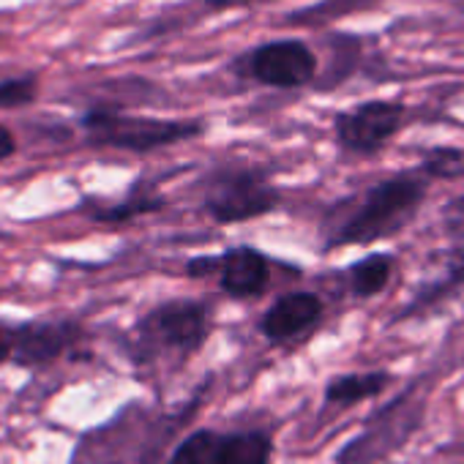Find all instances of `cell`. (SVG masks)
<instances>
[{
  "label": "cell",
  "mask_w": 464,
  "mask_h": 464,
  "mask_svg": "<svg viewBox=\"0 0 464 464\" xmlns=\"http://www.w3.org/2000/svg\"><path fill=\"white\" fill-rule=\"evenodd\" d=\"M426 180L429 178L418 169L374 183L361 197V202L350 205V210H344V216H339V221L331 224L325 246H361L393 236V232L407 227V221L420 208L426 197Z\"/></svg>",
  "instance_id": "6da1fadb"
},
{
  "label": "cell",
  "mask_w": 464,
  "mask_h": 464,
  "mask_svg": "<svg viewBox=\"0 0 464 464\" xmlns=\"http://www.w3.org/2000/svg\"><path fill=\"white\" fill-rule=\"evenodd\" d=\"M80 126L85 131L88 145L93 148H115L129 153H150L186 140H194L205 131L199 121H169V118H148L129 115L115 104H96L82 118Z\"/></svg>",
  "instance_id": "7a4b0ae2"
},
{
  "label": "cell",
  "mask_w": 464,
  "mask_h": 464,
  "mask_svg": "<svg viewBox=\"0 0 464 464\" xmlns=\"http://www.w3.org/2000/svg\"><path fill=\"white\" fill-rule=\"evenodd\" d=\"M423 412H426V396L418 391V385H410L404 393H399L393 401H388L369 418L366 429L336 453V464L385 461L420 429Z\"/></svg>",
  "instance_id": "3957f363"
},
{
  "label": "cell",
  "mask_w": 464,
  "mask_h": 464,
  "mask_svg": "<svg viewBox=\"0 0 464 464\" xmlns=\"http://www.w3.org/2000/svg\"><path fill=\"white\" fill-rule=\"evenodd\" d=\"M210 334V309L199 301H169L150 309L134 325L137 361H150L161 353H197Z\"/></svg>",
  "instance_id": "277c9868"
},
{
  "label": "cell",
  "mask_w": 464,
  "mask_h": 464,
  "mask_svg": "<svg viewBox=\"0 0 464 464\" xmlns=\"http://www.w3.org/2000/svg\"><path fill=\"white\" fill-rule=\"evenodd\" d=\"M279 205V191L255 169H221L205 186V210L218 224L260 218Z\"/></svg>",
  "instance_id": "5b68a950"
},
{
  "label": "cell",
  "mask_w": 464,
  "mask_h": 464,
  "mask_svg": "<svg viewBox=\"0 0 464 464\" xmlns=\"http://www.w3.org/2000/svg\"><path fill=\"white\" fill-rule=\"evenodd\" d=\"M244 72L257 80L260 85L279 88V91H295L317 82L320 77V61L301 39H276L255 47L252 53L241 55Z\"/></svg>",
  "instance_id": "8992f818"
},
{
  "label": "cell",
  "mask_w": 464,
  "mask_h": 464,
  "mask_svg": "<svg viewBox=\"0 0 464 464\" xmlns=\"http://www.w3.org/2000/svg\"><path fill=\"white\" fill-rule=\"evenodd\" d=\"M404 115H407V107L401 102L372 99L353 110L339 112L334 118V134H336V142L347 153L372 156L396 137V131L404 123Z\"/></svg>",
  "instance_id": "52a82bcc"
},
{
  "label": "cell",
  "mask_w": 464,
  "mask_h": 464,
  "mask_svg": "<svg viewBox=\"0 0 464 464\" xmlns=\"http://www.w3.org/2000/svg\"><path fill=\"white\" fill-rule=\"evenodd\" d=\"M82 339L80 323L44 320L12 328V361L20 366H44L58 361Z\"/></svg>",
  "instance_id": "ba28073f"
},
{
  "label": "cell",
  "mask_w": 464,
  "mask_h": 464,
  "mask_svg": "<svg viewBox=\"0 0 464 464\" xmlns=\"http://www.w3.org/2000/svg\"><path fill=\"white\" fill-rule=\"evenodd\" d=\"M218 285L232 298H257L268 287L271 266L263 252L252 246H236L227 249L221 257H216Z\"/></svg>",
  "instance_id": "9c48e42d"
},
{
  "label": "cell",
  "mask_w": 464,
  "mask_h": 464,
  "mask_svg": "<svg viewBox=\"0 0 464 464\" xmlns=\"http://www.w3.org/2000/svg\"><path fill=\"white\" fill-rule=\"evenodd\" d=\"M323 301L314 293H290L282 295L260 320V331L268 342L282 344L306 331H312L323 320Z\"/></svg>",
  "instance_id": "30bf717a"
},
{
  "label": "cell",
  "mask_w": 464,
  "mask_h": 464,
  "mask_svg": "<svg viewBox=\"0 0 464 464\" xmlns=\"http://www.w3.org/2000/svg\"><path fill=\"white\" fill-rule=\"evenodd\" d=\"M459 290H464V249H453L445 260V274L437 276L434 282L423 285L420 293L404 306V312L396 320H410L418 317L423 312H431L437 306H442L445 301H450Z\"/></svg>",
  "instance_id": "8fae6325"
},
{
  "label": "cell",
  "mask_w": 464,
  "mask_h": 464,
  "mask_svg": "<svg viewBox=\"0 0 464 464\" xmlns=\"http://www.w3.org/2000/svg\"><path fill=\"white\" fill-rule=\"evenodd\" d=\"M323 44L328 50V69L317 77V88L320 91H334L342 82L350 80V74L361 66L363 58V39L358 34H342V31H331L328 36H323Z\"/></svg>",
  "instance_id": "7c38bea8"
},
{
  "label": "cell",
  "mask_w": 464,
  "mask_h": 464,
  "mask_svg": "<svg viewBox=\"0 0 464 464\" xmlns=\"http://www.w3.org/2000/svg\"><path fill=\"white\" fill-rule=\"evenodd\" d=\"M391 385L388 372H363V374H339L325 385V401L350 407L358 401H366L372 396H380Z\"/></svg>",
  "instance_id": "4fadbf2b"
},
{
  "label": "cell",
  "mask_w": 464,
  "mask_h": 464,
  "mask_svg": "<svg viewBox=\"0 0 464 464\" xmlns=\"http://www.w3.org/2000/svg\"><path fill=\"white\" fill-rule=\"evenodd\" d=\"M377 4H382V0H317V4H312V6H304V9L285 14L282 23L290 28H320V25L336 23L342 17L369 12Z\"/></svg>",
  "instance_id": "5bb4252c"
},
{
  "label": "cell",
  "mask_w": 464,
  "mask_h": 464,
  "mask_svg": "<svg viewBox=\"0 0 464 464\" xmlns=\"http://www.w3.org/2000/svg\"><path fill=\"white\" fill-rule=\"evenodd\" d=\"M274 442L266 431H241L224 437L221 464H271Z\"/></svg>",
  "instance_id": "9a60e30c"
},
{
  "label": "cell",
  "mask_w": 464,
  "mask_h": 464,
  "mask_svg": "<svg viewBox=\"0 0 464 464\" xmlns=\"http://www.w3.org/2000/svg\"><path fill=\"white\" fill-rule=\"evenodd\" d=\"M393 274V257L391 255H369L358 260L350 268V290L358 298H372L385 290Z\"/></svg>",
  "instance_id": "2e32d148"
},
{
  "label": "cell",
  "mask_w": 464,
  "mask_h": 464,
  "mask_svg": "<svg viewBox=\"0 0 464 464\" xmlns=\"http://www.w3.org/2000/svg\"><path fill=\"white\" fill-rule=\"evenodd\" d=\"M221 448H224L221 434L210 429H199L191 431L186 440H180V445L172 450L167 464H221Z\"/></svg>",
  "instance_id": "e0dca14e"
},
{
  "label": "cell",
  "mask_w": 464,
  "mask_h": 464,
  "mask_svg": "<svg viewBox=\"0 0 464 464\" xmlns=\"http://www.w3.org/2000/svg\"><path fill=\"white\" fill-rule=\"evenodd\" d=\"M164 205V199L159 194H148V191H134L131 197H126L121 205H112V208H99V210H91V216L96 221H129L134 216H142V213H153Z\"/></svg>",
  "instance_id": "ac0fdd59"
},
{
  "label": "cell",
  "mask_w": 464,
  "mask_h": 464,
  "mask_svg": "<svg viewBox=\"0 0 464 464\" xmlns=\"http://www.w3.org/2000/svg\"><path fill=\"white\" fill-rule=\"evenodd\" d=\"M426 178H442V180H453L464 172V150L459 148H431L423 153L420 167H418Z\"/></svg>",
  "instance_id": "d6986e66"
},
{
  "label": "cell",
  "mask_w": 464,
  "mask_h": 464,
  "mask_svg": "<svg viewBox=\"0 0 464 464\" xmlns=\"http://www.w3.org/2000/svg\"><path fill=\"white\" fill-rule=\"evenodd\" d=\"M39 96V77L34 72L0 80V110H17L34 104Z\"/></svg>",
  "instance_id": "ffe728a7"
},
{
  "label": "cell",
  "mask_w": 464,
  "mask_h": 464,
  "mask_svg": "<svg viewBox=\"0 0 464 464\" xmlns=\"http://www.w3.org/2000/svg\"><path fill=\"white\" fill-rule=\"evenodd\" d=\"M202 12H229V9H246L257 4H271V0H197Z\"/></svg>",
  "instance_id": "44dd1931"
},
{
  "label": "cell",
  "mask_w": 464,
  "mask_h": 464,
  "mask_svg": "<svg viewBox=\"0 0 464 464\" xmlns=\"http://www.w3.org/2000/svg\"><path fill=\"white\" fill-rule=\"evenodd\" d=\"M14 153H17V140H14V134H12L9 126L0 123V161L12 159Z\"/></svg>",
  "instance_id": "7402d4cb"
},
{
  "label": "cell",
  "mask_w": 464,
  "mask_h": 464,
  "mask_svg": "<svg viewBox=\"0 0 464 464\" xmlns=\"http://www.w3.org/2000/svg\"><path fill=\"white\" fill-rule=\"evenodd\" d=\"M445 221H448V227H464V197H456L448 202Z\"/></svg>",
  "instance_id": "603a6c76"
},
{
  "label": "cell",
  "mask_w": 464,
  "mask_h": 464,
  "mask_svg": "<svg viewBox=\"0 0 464 464\" xmlns=\"http://www.w3.org/2000/svg\"><path fill=\"white\" fill-rule=\"evenodd\" d=\"M12 361V328L0 323V363Z\"/></svg>",
  "instance_id": "cb8c5ba5"
},
{
  "label": "cell",
  "mask_w": 464,
  "mask_h": 464,
  "mask_svg": "<svg viewBox=\"0 0 464 464\" xmlns=\"http://www.w3.org/2000/svg\"><path fill=\"white\" fill-rule=\"evenodd\" d=\"M461 9H464V4H461Z\"/></svg>",
  "instance_id": "d4e9b609"
}]
</instances>
